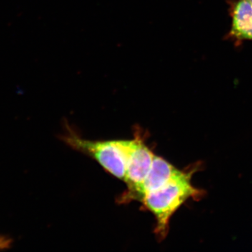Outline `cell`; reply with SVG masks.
I'll return each instance as SVG.
<instances>
[{
    "mask_svg": "<svg viewBox=\"0 0 252 252\" xmlns=\"http://www.w3.org/2000/svg\"><path fill=\"white\" fill-rule=\"evenodd\" d=\"M198 168L196 165L178 170L166 183L147 194L141 200L142 209L152 212L155 217L154 233L159 241L166 238L170 220L180 207L189 199L197 200L203 196V190L195 188L191 184L192 176Z\"/></svg>",
    "mask_w": 252,
    "mask_h": 252,
    "instance_id": "6da1fadb",
    "label": "cell"
},
{
    "mask_svg": "<svg viewBox=\"0 0 252 252\" xmlns=\"http://www.w3.org/2000/svg\"><path fill=\"white\" fill-rule=\"evenodd\" d=\"M144 136L140 130H136L132 140H116L125 159L124 182L127 185V190L119 197V203L135 200L141 186L152 167L155 154L146 144Z\"/></svg>",
    "mask_w": 252,
    "mask_h": 252,
    "instance_id": "7a4b0ae2",
    "label": "cell"
},
{
    "mask_svg": "<svg viewBox=\"0 0 252 252\" xmlns=\"http://www.w3.org/2000/svg\"><path fill=\"white\" fill-rule=\"evenodd\" d=\"M61 140L74 150L92 158L111 175L124 180L125 159L116 140H86L76 133L67 124L65 132L61 136Z\"/></svg>",
    "mask_w": 252,
    "mask_h": 252,
    "instance_id": "3957f363",
    "label": "cell"
},
{
    "mask_svg": "<svg viewBox=\"0 0 252 252\" xmlns=\"http://www.w3.org/2000/svg\"><path fill=\"white\" fill-rule=\"evenodd\" d=\"M230 17V31L225 39L240 46L252 41V4L249 0H227Z\"/></svg>",
    "mask_w": 252,
    "mask_h": 252,
    "instance_id": "277c9868",
    "label": "cell"
},
{
    "mask_svg": "<svg viewBox=\"0 0 252 252\" xmlns=\"http://www.w3.org/2000/svg\"><path fill=\"white\" fill-rule=\"evenodd\" d=\"M177 171L178 169L170 162L163 158L155 155L150 170L141 186L135 200L141 202L147 194L161 187Z\"/></svg>",
    "mask_w": 252,
    "mask_h": 252,
    "instance_id": "5b68a950",
    "label": "cell"
},
{
    "mask_svg": "<svg viewBox=\"0 0 252 252\" xmlns=\"http://www.w3.org/2000/svg\"><path fill=\"white\" fill-rule=\"evenodd\" d=\"M11 240L4 236V235H0V250H6L11 247Z\"/></svg>",
    "mask_w": 252,
    "mask_h": 252,
    "instance_id": "8992f818",
    "label": "cell"
},
{
    "mask_svg": "<svg viewBox=\"0 0 252 252\" xmlns=\"http://www.w3.org/2000/svg\"><path fill=\"white\" fill-rule=\"evenodd\" d=\"M249 1H250V3H251V4H252V0H249Z\"/></svg>",
    "mask_w": 252,
    "mask_h": 252,
    "instance_id": "52a82bcc",
    "label": "cell"
}]
</instances>
